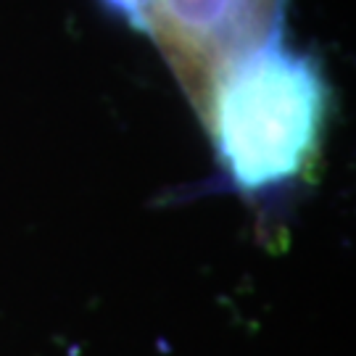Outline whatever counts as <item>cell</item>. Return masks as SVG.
Masks as SVG:
<instances>
[{
  "label": "cell",
  "mask_w": 356,
  "mask_h": 356,
  "mask_svg": "<svg viewBox=\"0 0 356 356\" xmlns=\"http://www.w3.org/2000/svg\"><path fill=\"white\" fill-rule=\"evenodd\" d=\"M319 116V76L288 53L256 51L219 76V151L245 188L296 175L317 138Z\"/></svg>",
  "instance_id": "cell-1"
}]
</instances>
